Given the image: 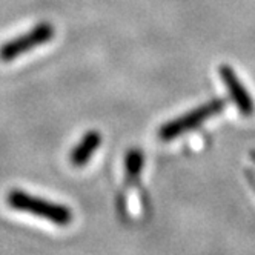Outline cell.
<instances>
[{"mask_svg":"<svg viewBox=\"0 0 255 255\" xmlns=\"http://www.w3.org/2000/svg\"><path fill=\"white\" fill-rule=\"evenodd\" d=\"M144 165V157L140 149H131L126 154L125 158V166H126V175L129 181L138 180V175L143 169Z\"/></svg>","mask_w":255,"mask_h":255,"instance_id":"cell-6","label":"cell"},{"mask_svg":"<svg viewBox=\"0 0 255 255\" xmlns=\"http://www.w3.org/2000/svg\"><path fill=\"white\" fill-rule=\"evenodd\" d=\"M251 158L255 161V149H254V151H251Z\"/></svg>","mask_w":255,"mask_h":255,"instance_id":"cell-7","label":"cell"},{"mask_svg":"<svg viewBox=\"0 0 255 255\" xmlns=\"http://www.w3.org/2000/svg\"><path fill=\"white\" fill-rule=\"evenodd\" d=\"M8 205L12 209L34 214L60 226L69 225L72 222V212L69 208L56 205L39 197H32L19 189H14L8 194Z\"/></svg>","mask_w":255,"mask_h":255,"instance_id":"cell-2","label":"cell"},{"mask_svg":"<svg viewBox=\"0 0 255 255\" xmlns=\"http://www.w3.org/2000/svg\"><path fill=\"white\" fill-rule=\"evenodd\" d=\"M218 74H220L222 82L225 83V86L228 88V93L232 99V102L235 103L237 109L243 114V116H252L255 111V103L254 99L251 97L249 91L246 89V86L242 83L239 74L232 69V66L229 65H220L218 66Z\"/></svg>","mask_w":255,"mask_h":255,"instance_id":"cell-4","label":"cell"},{"mask_svg":"<svg viewBox=\"0 0 255 255\" xmlns=\"http://www.w3.org/2000/svg\"><path fill=\"white\" fill-rule=\"evenodd\" d=\"M56 35V28L52 23L42 22L31 28L28 32L19 35V37L11 39L0 46V62H12L22 54L45 45Z\"/></svg>","mask_w":255,"mask_h":255,"instance_id":"cell-3","label":"cell"},{"mask_svg":"<svg viewBox=\"0 0 255 255\" xmlns=\"http://www.w3.org/2000/svg\"><path fill=\"white\" fill-rule=\"evenodd\" d=\"M100 144H102V134L99 131H88L82 137L79 144H76V146L72 148V151L69 154L71 165L76 168L85 166Z\"/></svg>","mask_w":255,"mask_h":255,"instance_id":"cell-5","label":"cell"},{"mask_svg":"<svg viewBox=\"0 0 255 255\" xmlns=\"http://www.w3.org/2000/svg\"><path fill=\"white\" fill-rule=\"evenodd\" d=\"M226 103L228 102L225 99H214V100H209L203 105H200L198 108H194L192 111L183 116L166 122L165 125H161L158 128V138L163 141H169L172 138L183 135L185 132L195 129L197 126H202L211 117L220 114L226 108Z\"/></svg>","mask_w":255,"mask_h":255,"instance_id":"cell-1","label":"cell"}]
</instances>
